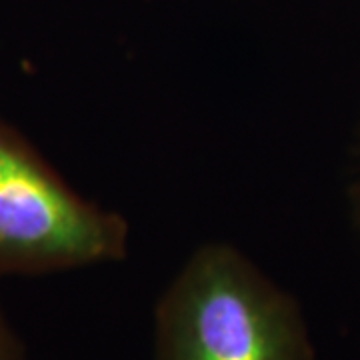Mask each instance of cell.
<instances>
[{"label":"cell","mask_w":360,"mask_h":360,"mask_svg":"<svg viewBox=\"0 0 360 360\" xmlns=\"http://www.w3.org/2000/svg\"><path fill=\"white\" fill-rule=\"evenodd\" d=\"M155 360H314L296 298L231 243H205L155 309Z\"/></svg>","instance_id":"obj_1"},{"label":"cell","mask_w":360,"mask_h":360,"mask_svg":"<svg viewBox=\"0 0 360 360\" xmlns=\"http://www.w3.org/2000/svg\"><path fill=\"white\" fill-rule=\"evenodd\" d=\"M129 222L77 193L13 124L0 120V281L118 262Z\"/></svg>","instance_id":"obj_2"},{"label":"cell","mask_w":360,"mask_h":360,"mask_svg":"<svg viewBox=\"0 0 360 360\" xmlns=\"http://www.w3.org/2000/svg\"><path fill=\"white\" fill-rule=\"evenodd\" d=\"M0 360H28L25 340L0 307Z\"/></svg>","instance_id":"obj_3"},{"label":"cell","mask_w":360,"mask_h":360,"mask_svg":"<svg viewBox=\"0 0 360 360\" xmlns=\"http://www.w3.org/2000/svg\"><path fill=\"white\" fill-rule=\"evenodd\" d=\"M352 208H354V219H356V224L360 229V165L356 180H354V188H352Z\"/></svg>","instance_id":"obj_4"}]
</instances>
